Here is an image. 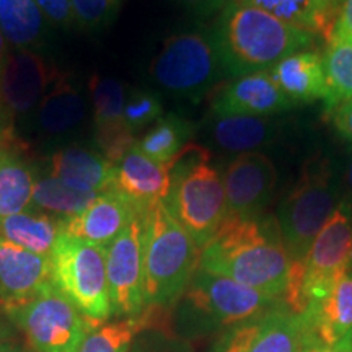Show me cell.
Segmentation results:
<instances>
[{"mask_svg":"<svg viewBox=\"0 0 352 352\" xmlns=\"http://www.w3.org/2000/svg\"><path fill=\"white\" fill-rule=\"evenodd\" d=\"M199 267L279 300L287 287L290 258L277 219L227 217L202 248Z\"/></svg>","mask_w":352,"mask_h":352,"instance_id":"cell-1","label":"cell"},{"mask_svg":"<svg viewBox=\"0 0 352 352\" xmlns=\"http://www.w3.org/2000/svg\"><path fill=\"white\" fill-rule=\"evenodd\" d=\"M212 36L223 72L233 78L270 70L315 43L314 34L239 0L226 3Z\"/></svg>","mask_w":352,"mask_h":352,"instance_id":"cell-2","label":"cell"},{"mask_svg":"<svg viewBox=\"0 0 352 352\" xmlns=\"http://www.w3.org/2000/svg\"><path fill=\"white\" fill-rule=\"evenodd\" d=\"M201 248L170 214L165 202L144 212V296L148 307L173 303L199 270Z\"/></svg>","mask_w":352,"mask_h":352,"instance_id":"cell-3","label":"cell"},{"mask_svg":"<svg viewBox=\"0 0 352 352\" xmlns=\"http://www.w3.org/2000/svg\"><path fill=\"white\" fill-rule=\"evenodd\" d=\"M209 160L208 148L189 142L168 165L171 188L165 199L166 209L201 252L227 219L226 188Z\"/></svg>","mask_w":352,"mask_h":352,"instance_id":"cell-4","label":"cell"},{"mask_svg":"<svg viewBox=\"0 0 352 352\" xmlns=\"http://www.w3.org/2000/svg\"><path fill=\"white\" fill-rule=\"evenodd\" d=\"M340 192L329 160L321 153L303 164L297 183L277 212L280 236L290 261H303L324 223L340 206Z\"/></svg>","mask_w":352,"mask_h":352,"instance_id":"cell-5","label":"cell"},{"mask_svg":"<svg viewBox=\"0 0 352 352\" xmlns=\"http://www.w3.org/2000/svg\"><path fill=\"white\" fill-rule=\"evenodd\" d=\"M51 264L56 289L87 320L103 323L113 315L104 248L60 232Z\"/></svg>","mask_w":352,"mask_h":352,"instance_id":"cell-6","label":"cell"},{"mask_svg":"<svg viewBox=\"0 0 352 352\" xmlns=\"http://www.w3.org/2000/svg\"><path fill=\"white\" fill-rule=\"evenodd\" d=\"M3 311L34 352H78L90 323L56 285Z\"/></svg>","mask_w":352,"mask_h":352,"instance_id":"cell-7","label":"cell"},{"mask_svg":"<svg viewBox=\"0 0 352 352\" xmlns=\"http://www.w3.org/2000/svg\"><path fill=\"white\" fill-rule=\"evenodd\" d=\"M151 74L176 95H197L223 76L212 33L189 32L170 36L153 59Z\"/></svg>","mask_w":352,"mask_h":352,"instance_id":"cell-8","label":"cell"},{"mask_svg":"<svg viewBox=\"0 0 352 352\" xmlns=\"http://www.w3.org/2000/svg\"><path fill=\"white\" fill-rule=\"evenodd\" d=\"M184 294L196 311L228 328L256 318L279 303L256 289L201 267L195 272Z\"/></svg>","mask_w":352,"mask_h":352,"instance_id":"cell-9","label":"cell"},{"mask_svg":"<svg viewBox=\"0 0 352 352\" xmlns=\"http://www.w3.org/2000/svg\"><path fill=\"white\" fill-rule=\"evenodd\" d=\"M308 347L314 341L303 316L277 303L266 314L228 328L210 352H305Z\"/></svg>","mask_w":352,"mask_h":352,"instance_id":"cell-10","label":"cell"},{"mask_svg":"<svg viewBox=\"0 0 352 352\" xmlns=\"http://www.w3.org/2000/svg\"><path fill=\"white\" fill-rule=\"evenodd\" d=\"M351 241L352 209L341 199L340 206L315 236L303 259V290L308 307L318 305L342 272L349 267Z\"/></svg>","mask_w":352,"mask_h":352,"instance_id":"cell-11","label":"cell"},{"mask_svg":"<svg viewBox=\"0 0 352 352\" xmlns=\"http://www.w3.org/2000/svg\"><path fill=\"white\" fill-rule=\"evenodd\" d=\"M142 232L144 214H140L104 248L111 314L120 318H134L147 307L144 296Z\"/></svg>","mask_w":352,"mask_h":352,"instance_id":"cell-12","label":"cell"},{"mask_svg":"<svg viewBox=\"0 0 352 352\" xmlns=\"http://www.w3.org/2000/svg\"><path fill=\"white\" fill-rule=\"evenodd\" d=\"M222 182L227 197V217H259L274 192L276 166L261 152L240 153L227 165Z\"/></svg>","mask_w":352,"mask_h":352,"instance_id":"cell-13","label":"cell"},{"mask_svg":"<svg viewBox=\"0 0 352 352\" xmlns=\"http://www.w3.org/2000/svg\"><path fill=\"white\" fill-rule=\"evenodd\" d=\"M60 72L32 50H16L0 64V103L13 116L41 103Z\"/></svg>","mask_w":352,"mask_h":352,"instance_id":"cell-14","label":"cell"},{"mask_svg":"<svg viewBox=\"0 0 352 352\" xmlns=\"http://www.w3.org/2000/svg\"><path fill=\"white\" fill-rule=\"evenodd\" d=\"M51 258L0 239V307L3 310L21 305L50 289Z\"/></svg>","mask_w":352,"mask_h":352,"instance_id":"cell-15","label":"cell"},{"mask_svg":"<svg viewBox=\"0 0 352 352\" xmlns=\"http://www.w3.org/2000/svg\"><path fill=\"white\" fill-rule=\"evenodd\" d=\"M297 107L267 70L235 77L212 101L214 116L267 118Z\"/></svg>","mask_w":352,"mask_h":352,"instance_id":"cell-16","label":"cell"},{"mask_svg":"<svg viewBox=\"0 0 352 352\" xmlns=\"http://www.w3.org/2000/svg\"><path fill=\"white\" fill-rule=\"evenodd\" d=\"M145 210L147 209L139 208L129 197L113 188L98 195L82 214L60 220V228L74 239L107 248L132 220Z\"/></svg>","mask_w":352,"mask_h":352,"instance_id":"cell-17","label":"cell"},{"mask_svg":"<svg viewBox=\"0 0 352 352\" xmlns=\"http://www.w3.org/2000/svg\"><path fill=\"white\" fill-rule=\"evenodd\" d=\"M88 88L94 103L96 142L103 157L116 165L135 144V135L124 121V87L114 78L95 74Z\"/></svg>","mask_w":352,"mask_h":352,"instance_id":"cell-18","label":"cell"},{"mask_svg":"<svg viewBox=\"0 0 352 352\" xmlns=\"http://www.w3.org/2000/svg\"><path fill=\"white\" fill-rule=\"evenodd\" d=\"M114 189L129 197L142 209L155 202H165L171 188V171L168 165L152 160L132 147L114 165Z\"/></svg>","mask_w":352,"mask_h":352,"instance_id":"cell-19","label":"cell"},{"mask_svg":"<svg viewBox=\"0 0 352 352\" xmlns=\"http://www.w3.org/2000/svg\"><path fill=\"white\" fill-rule=\"evenodd\" d=\"M314 346L336 347L352 329V266L342 272L318 305L302 315Z\"/></svg>","mask_w":352,"mask_h":352,"instance_id":"cell-20","label":"cell"},{"mask_svg":"<svg viewBox=\"0 0 352 352\" xmlns=\"http://www.w3.org/2000/svg\"><path fill=\"white\" fill-rule=\"evenodd\" d=\"M280 90L296 104L328 98V83L323 57L316 52L300 51L284 57L267 70Z\"/></svg>","mask_w":352,"mask_h":352,"instance_id":"cell-21","label":"cell"},{"mask_svg":"<svg viewBox=\"0 0 352 352\" xmlns=\"http://www.w3.org/2000/svg\"><path fill=\"white\" fill-rule=\"evenodd\" d=\"M51 176L74 188L101 195L113 189L114 165L100 153L74 145L51 157Z\"/></svg>","mask_w":352,"mask_h":352,"instance_id":"cell-22","label":"cell"},{"mask_svg":"<svg viewBox=\"0 0 352 352\" xmlns=\"http://www.w3.org/2000/svg\"><path fill=\"white\" fill-rule=\"evenodd\" d=\"M329 43L341 0H239Z\"/></svg>","mask_w":352,"mask_h":352,"instance_id":"cell-23","label":"cell"},{"mask_svg":"<svg viewBox=\"0 0 352 352\" xmlns=\"http://www.w3.org/2000/svg\"><path fill=\"white\" fill-rule=\"evenodd\" d=\"M63 222L43 210H23L0 220V239L28 252L51 258Z\"/></svg>","mask_w":352,"mask_h":352,"instance_id":"cell-24","label":"cell"},{"mask_svg":"<svg viewBox=\"0 0 352 352\" xmlns=\"http://www.w3.org/2000/svg\"><path fill=\"white\" fill-rule=\"evenodd\" d=\"M85 100L80 90L64 74H59L38 104V126L47 134H64L85 118Z\"/></svg>","mask_w":352,"mask_h":352,"instance_id":"cell-25","label":"cell"},{"mask_svg":"<svg viewBox=\"0 0 352 352\" xmlns=\"http://www.w3.org/2000/svg\"><path fill=\"white\" fill-rule=\"evenodd\" d=\"M33 168L13 147L0 151V220L20 214L33 201Z\"/></svg>","mask_w":352,"mask_h":352,"instance_id":"cell-26","label":"cell"},{"mask_svg":"<svg viewBox=\"0 0 352 352\" xmlns=\"http://www.w3.org/2000/svg\"><path fill=\"white\" fill-rule=\"evenodd\" d=\"M272 124L267 118L252 116H214L212 139L227 152H256L271 142Z\"/></svg>","mask_w":352,"mask_h":352,"instance_id":"cell-27","label":"cell"},{"mask_svg":"<svg viewBox=\"0 0 352 352\" xmlns=\"http://www.w3.org/2000/svg\"><path fill=\"white\" fill-rule=\"evenodd\" d=\"M191 135V122L176 114H166L153 122L142 138L135 139L134 147L158 164L170 165L189 144Z\"/></svg>","mask_w":352,"mask_h":352,"instance_id":"cell-28","label":"cell"},{"mask_svg":"<svg viewBox=\"0 0 352 352\" xmlns=\"http://www.w3.org/2000/svg\"><path fill=\"white\" fill-rule=\"evenodd\" d=\"M44 25V13L34 0H0V32L16 50L36 44Z\"/></svg>","mask_w":352,"mask_h":352,"instance_id":"cell-29","label":"cell"},{"mask_svg":"<svg viewBox=\"0 0 352 352\" xmlns=\"http://www.w3.org/2000/svg\"><path fill=\"white\" fill-rule=\"evenodd\" d=\"M96 197L98 192L74 188L50 175L34 183L32 202L43 212L67 220L82 214Z\"/></svg>","mask_w":352,"mask_h":352,"instance_id":"cell-30","label":"cell"},{"mask_svg":"<svg viewBox=\"0 0 352 352\" xmlns=\"http://www.w3.org/2000/svg\"><path fill=\"white\" fill-rule=\"evenodd\" d=\"M147 318L134 316L114 323H91L78 352H129L132 341L145 324Z\"/></svg>","mask_w":352,"mask_h":352,"instance_id":"cell-31","label":"cell"},{"mask_svg":"<svg viewBox=\"0 0 352 352\" xmlns=\"http://www.w3.org/2000/svg\"><path fill=\"white\" fill-rule=\"evenodd\" d=\"M328 83L327 113L352 98V43L331 39L323 56Z\"/></svg>","mask_w":352,"mask_h":352,"instance_id":"cell-32","label":"cell"},{"mask_svg":"<svg viewBox=\"0 0 352 352\" xmlns=\"http://www.w3.org/2000/svg\"><path fill=\"white\" fill-rule=\"evenodd\" d=\"M164 114L158 95L148 90H132L124 101V121L129 131L135 132L152 126Z\"/></svg>","mask_w":352,"mask_h":352,"instance_id":"cell-33","label":"cell"},{"mask_svg":"<svg viewBox=\"0 0 352 352\" xmlns=\"http://www.w3.org/2000/svg\"><path fill=\"white\" fill-rule=\"evenodd\" d=\"M76 20L87 28H98L111 21L120 7V0H70Z\"/></svg>","mask_w":352,"mask_h":352,"instance_id":"cell-34","label":"cell"},{"mask_svg":"<svg viewBox=\"0 0 352 352\" xmlns=\"http://www.w3.org/2000/svg\"><path fill=\"white\" fill-rule=\"evenodd\" d=\"M41 8L46 19L54 21L56 25L65 26L76 20V13L70 0H34Z\"/></svg>","mask_w":352,"mask_h":352,"instance_id":"cell-35","label":"cell"},{"mask_svg":"<svg viewBox=\"0 0 352 352\" xmlns=\"http://www.w3.org/2000/svg\"><path fill=\"white\" fill-rule=\"evenodd\" d=\"M328 118L338 134L352 144V98L336 104L331 111H328Z\"/></svg>","mask_w":352,"mask_h":352,"instance_id":"cell-36","label":"cell"},{"mask_svg":"<svg viewBox=\"0 0 352 352\" xmlns=\"http://www.w3.org/2000/svg\"><path fill=\"white\" fill-rule=\"evenodd\" d=\"M331 39L352 43V0H341Z\"/></svg>","mask_w":352,"mask_h":352,"instance_id":"cell-37","label":"cell"},{"mask_svg":"<svg viewBox=\"0 0 352 352\" xmlns=\"http://www.w3.org/2000/svg\"><path fill=\"white\" fill-rule=\"evenodd\" d=\"M13 122L12 114L0 103V147H13Z\"/></svg>","mask_w":352,"mask_h":352,"instance_id":"cell-38","label":"cell"},{"mask_svg":"<svg viewBox=\"0 0 352 352\" xmlns=\"http://www.w3.org/2000/svg\"><path fill=\"white\" fill-rule=\"evenodd\" d=\"M184 6L192 8L196 13L201 15H210V13L220 10L226 7L228 0H182Z\"/></svg>","mask_w":352,"mask_h":352,"instance_id":"cell-39","label":"cell"},{"mask_svg":"<svg viewBox=\"0 0 352 352\" xmlns=\"http://www.w3.org/2000/svg\"><path fill=\"white\" fill-rule=\"evenodd\" d=\"M342 201L346 202L347 206L352 209V158L347 164L346 168V175H344V197Z\"/></svg>","mask_w":352,"mask_h":352,"instance_id":"cell-40","label":"cell"},{"mask_svg":"<svg viewBox=\"0 0 352 352\" xmlns=\"http://www.w3.org/2000/svg\"><path fill=\"white\" fill-rule=\"evenodd\" d=\"M333 349L338 352H352V329H351V333L344 338V340H342L336 347H333Z\"/></svg>","mask_w":352,"mask_h":352,"instance_id":"cell-41","label":"cell"},{"mask_svg":"<svg viewBox=\"0 0 352 352\" xmlns=\"http://www.w3.org/2000/svg\"><path fill=\"white\" fill-rule=\"evenodd\" d=\"M0 352H26L23 347L15 344V342L6 341V342H0Z\"/></svg>","mask_w":352,"mask_h":352,"instance_id":"cell-42","label":"cell"},{"mask_svg":"<svg viewBox=\"0 0 352 352\" xmlns=\"http://www.w3.org/2000/svg\"><path fill=\"white\" fill-rule=\"evenodd\" d=\"M7 39L3 38V34H2V32H0V64L3 63V59H6L7 57Z\"/></svg>","mask_w":352,"mask_h":352,"instance_id":"cell-43","label":"cell"},{"mask_svg":"<svg viewBox=\"0 0 352 352\" xmlns=\"http://www.w3.org/2000/svg\"><path fill=\"white\" fill-rule=\"evenodd\" d=\"M8 333H10V331H8V327L6 323H3L2 315H0V342H6Z\"/></svg>","mask_w":352,"mask_h":352,"instance_id":"cell-44","label":"cell"},{"mask_svg":"<svg viewBox=\"0 0 352 352\" xmlns=\"http://www.w3.org/2000/svg\"><path fill=\"white\" fill-rule=\"evenodd\" d=\"M305 352H338L334 351L333 347H324V346H314V347H308Z\"/></svg>","mask_w":352,"mask_h":352,"instance_id":"cell-45","label":"cell"},{"mask_svg":"<svg viewBox=\"0 0 352 352\" xmlns=\"http://www.w3.org/2000/svg\"><path fill=\"white\" fill-rule=\"evenodd\" d=\"M349 266H352V241H351V252H349Z\"/></svg>","mask_w":352,"mask_h":352,"instance_id":"cell-46","label":"cell"},{"mask_svg":"<svg viewBox=\"0 0 352 352\" xmlns=\"http://www.w3.org/2000/svg\"><path fill=\"white\" fill-rule=\"evenodd\" d=\"M26 352H34V351H26Z\"/></svg>","mask_w":352,"mask_h":352,"instance_id":"cell-47","label":"cell"},{"mask_svg":"<svg viewBox=\"0 0 352 352\" xmlns=\"http://www.w3.org/2000/svg\"><path fill=\"white\" fill-rule=\"evenodd\" d=\"M2 148H3V147H0V151H2Z\"/></svg>","mask_w":352,"mask_h":352,"instance_id":"cell-48","label":"cell"}]
</instances>
